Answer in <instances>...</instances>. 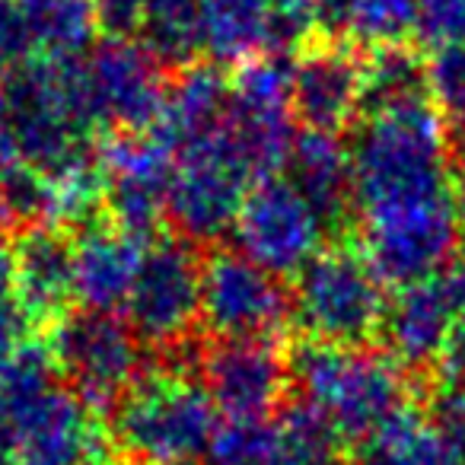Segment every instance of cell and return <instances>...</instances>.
<instances>
[{"mask_svg":"<svg viewBox=\"0 0 465 465\" xmlns=\"http://www.w3.org/2000/svg\"><path fill=\"white\" fill-rule=\"evenodd\" d=\"M465 316V259L446 262L440 272L405 284L386 300L380 338L386 354L408 376L437 370L456 322Z\"/></svg>","mask_w":465,"mask_h":465,"instance_id":"obj_11","label":"cell"},{"mask_svg":"<svg viewBox=\"0 0 465 465\" xmlns=\"http://www.w3.org/2000/svg\"><path fill=\"white\" fill-rule=\"evenodd\" d=\"M29 58H35V45L26 20L16 0H0V67H16Z\"/></svg>","mask_w":465,"mask_h":465,"instance_id":"obj_31","label":"cell"},{"mask_svg":"<svg viewBox=\"0 0 465 465\" xmlns=\"http://www.w3.org/2000/svg\"><path fill=\"white\" fill-rule=\"evenodd\" d=\"M10 255L29 329H52L74 303V236L54 223L29 226L20 230Z\"/></svg>","mask_w":465,"mask_h":465,"instance_id":"obj_17","label":"cell"},{"mask_svg":"<svg viewBox=\"0 0 465 465\" xmlns=\"http://www.w3.org/2000/svg\"><path fill=\"white\" fill-rule=\"evenodd\" d=\"M84 465H115V462H112V459H109V452H96V456H90V459H86V462Z\"/></svg>","mask_w":465,"mask_h":465,"instance_id":"obj_37","label":"cell"},{"mask_svg":"<svg viewBox=\"0 0 465 465\" xmlns=\"http://www.w3.org/2000/svg\"><path fill=\"white\" fill-rule=\"evenodd\" d=\"M201 386L230 420L272 418L291 389V354L274 338H232L198 351Z\"/></svg>","mask_w":465,"mask_h":465,"instance_id":"obj_14","label":"cell"},{"mask_svg":"<svg viewBox=\"0 0 465 465\" xmlns=\"http://www.w3.org/2000/svg\"><path fill=\"white\" fill-rule=\"evenodd\" d=\"M456 204H459V226H462V232H465V182L456 188Z\"/></svg>","mask_w":465,"mask_h":465,"instance_id":"obj_36","label":"cell"},{"mask_svg":"<svg viewBox=\"0 0 465 465\" xmlns=\"http://www.w3.org/2000/svg\"><path fill=\"white\" fill-rule=\"evenodd\" d=\"M29 319L23 312L20 293L14 278V255L0 242V370L7 367L10 357L26 344Z\"/></svg>","mask_w":465,"mask_h":465,"instance_id":"obj_29","label":"cell"},{"mask_svg":"<svg viewBox=\"0 0 465 465\" xmlns=\"http://www.w3.org/2000/svg\"><path fill=\"white\" fill-rule=\"evenodd\" d=\"M329 226L312 204L284 179L265 175L249 188L232 223V242L246 259L278 278H297L325 249Z\"/></svg>","mask_w":465,"mask_h":465,"instance_id":"obj_10","label":"cell"},{"mask_svg":"<svg viewBox=\"0 0 465 465\" xmlns=\"http://www.w3.org/2000/svg\"><path fill=\"white\" fill-rule=\"evenodd\" d=\"M363 48L312 35L291 67V112L300 128L341 134L361 118Z\"/></svg>","mask_w":465,"mask_h":465,"instance_id":"obj_16","label":"cell"},{"mask_svg":"<svg viewBox=\"0 0 465 465\" xmlns=\"http://www.w3.org/2000/svg\"><path fill=\"white\" fill-rule=\"evenodd\" d=\"M386 300V287L363 252L331 246L293 278L291 322L306 341L367 348L380 335Z\"/></svg>","mask_w":465,"mask_h":465,"instance_id":"obj_6","label":"cell"},{"mask_svg":"<svg viewBox=\"0 0 465 465\" xmlns=\"http://www.w3.org/2000/svg\"><path fill=\"white\" fill-rule=\"evenodd\" d=\"M351 465H462V459L427 418V411L405 408L373 437L357 443Z\"/></svg>","mask_w":465,"mask_h":465,"instance_id":"obj_22","label":"cell"},{"mask_svg":"<svg viewBox=\"0 0 465 465\" xmlns=\"http://www.w3.org/2000/svg\"><path fill=\"white\" fill-rule=\"evenodd\" d=\"M4 163H7V156L0 153V230H7V207H4Z\"/></svg>","mask_w":465,"mask_h":465,"instance_id":"obj_35","label":"cell"},{"mask_svg":"<svg viewBox=\"0 0 465 465\" xmlns=\"http://www.w3.org/2000/svg\"><path fill=\"white\" fill-rule=\"evenodd\" d=\"M348 156L351 201L361 230L456 201L450 134L430 99L361 115L351 131Z\"/></svg>","mask_w":465,"mask_h":465,"instance_id":"obj_1","label":"cell"},{"mask_svg":"<svg viewBox=\"0 0 465 465\" xmlns=\"http://www.w3.org/2000/svg\"><path fill=\"white\" fill-rule=\"evenodd\" d=\"M14 462V430H10V418L0 405V465Z\"/></svg>","mask_w":465,"mask_h":465,"instance_id":"obj_34","label":"cell"},{"mask_svg":"<svg viewBox=\"0 0 465 465\" xmlns=\"http://www.w3.org/2000/svg\"><path fill=\"white\" fill-rule=\"evenodd\" d=\"M255 173L230 137L226 124L175 150L166 220L188 242H217L232 232Z\"/></svg>","mask_w":465,"mask_h":465,"instance_id":"obj_7","label":"cell"},{"mask_svg":"<svg viewBox=\"0 0 465 465\" xmlns=\"http://www.w3.org/2000/svg\"><path fill=\"white\" fill-rule=\"evenodd\" d=\"M61 67L93 131L143 134L160 118L169 71L137 39L105 35L77 58H61Z\"/></svg>","mask_w":465,"mask_h":465,"instance_id":"obj_5","label":"cell"},{"mask_svg":"<svg viewBox=\"0 0 465 465\" xmlns=\"http://www.w3.org/2000/svg\"><path fill=\"white\" fill-rule=\"evenodd\" d=\"M437 376L443 380V386L465 392V316L456 322L450 341H446L443 354L437 361Z\"/></svg>","mask_w":465,"mask_h":465,"instance_id":"obj_32","label":"cell"},{"mask_svg":"<svg viewBox=\"0 0 465 465\" xmlns=\"http://www.w3.org/2000/svg\"><path fill=\"white\" fill-rule=\"evenodd\" d=\"M450 134V156H452V166L462 169L465 173V122H456L446 128Z\"/></svg>","mask_w":465,"mask_h":465,"instance_id":"obj_33","label":"cell"},{"mask_svg":"<svg viewBox=\"0 0 465 465\" xmlns=\"http://www.w3.org/2000/svg\"><path fill=\"white\" fill-rule=\"evenodd\" d=\"M201 274L204 262L194 242L175 232L153 236L143 246L128 303L122 310L124 322L143 348L169 357L192 344L188 335L201 319Z\"/></svg>","mask_w":465,"mask_h":465,"instance_id":"obj_8","label":"cell"},{"mask_svg":"<svg viewBox=\"0 0 465 465\" xmlns=\"http://www.w3.org/2000/svg\"><path fill=\"white\" fill-rule=\"evenodd\" d=\"M230 109V80L213 61H194L169 77L166 99L150 134L169 150L188 147L223 124Z\"/></svg>","mask_w":465,"mask_h":465,"instance_id":"obj_20","label":"cell"},{"mask_svg":"<svg viewBox=\"0 0 465 465\" xmlns=\"http://www.w3.org/2000/svg\"><path fill=\"white\" fill-rule=\"evenodd\" d=\"M414 45L433 48L465 42V0H414Z\"/></svg>","mask_w":465,"mask_h":465,"instance_id":"obj_28","label":"cell"},{"mask_svg":"<svg viewBox=\"0 0 465 465\" xmlns=\"http://www.w3.org/2000/svg\"><path fill=\"white\" fill-rule=\"evenodd\" d=\"M185 465H194V462H185Z\"/></svg>","mask_w":465,"mask_h":465,"instance_id":"obj_39","label":"cell"},{"mask_svg":"<svg viewBox=\"0 0 465 465\" xmlns=\"http://www.w3.org/2000/svg\"><path fill=\"white\" fill-rule=\"evenodd\" d=\"M201 322L217 341L278 338L291 322V291L240 249H217L201 274Z\"/></svg>","mask_w":465,"mask_h":465,"instance_id":"obj_12","label":"cell"},{"mask_svg":"<svg viewBox=\"0 0 465 465\" xmlns=\"http://www.w3.org/2000/svg\"><path fill=\"white\" fill-rule=\"evenodd\" d=\"M281 175L312 204L329 232H341L354 217L351 201V156L348 143L325 131H297L284 156Z\"/></svg>","mask_w":465,"mask_h":465,"instance_id":"obj_19","label":"cell"},{"mask_svg":"<svg viewBox=\"0 0 465 465\" xmlns=\"http://www.w3.org/2000/svg\"><path fill=\"white\" fill-rule=\"evenodd\" d=\"M93 134L67 90L61 61L29 58L7 67L0 86V153L58 179L96 160Z\"/></svg>","mask_w":465,"mask_h":465,"instance_id":"obj_3","label":"cell"},{"mask_svg":"<svg viewBox=\"0 0 465 465\" xmlns=\"http://www.w3.org/2000/svg\"><path fill=\"white\" fill-rule=\"evenodd\" d=\"M272 424V452L265 465H351L348 443L306 401L287 405Z\"/></svg>","mask_w":465,"mask_h":465,"instance_id":"obj_25","label":"cell"},{"mask_svg":"<svg viewBox=\"0 0 465 465\" xmlns=\"http://www.w3.org/2000/svg\"><path fill=\"white\" fill-rule=\"evenodd\" d=\"M58 373L93 411H112L143 376V344L115 312L71 310L48 329Z\"/></svg>","mask_w":465,"mask_h":465,"instance_id":"obj_9","label":"cell"},{"mask_svg":"<svg viewBox=\"0 0 465 465\" xmlns=\"http://www.w3.org/2000/svg\"><path fill=\"white\" fill-rule=\"evenodd\" d=\"M291 386L354 446L411 408V376L386 351L303 341L291 351Z\"/></svg>","mask_w":465,"mask_h":465,"instance_id":"obj_2","label":"cell"},{"mask_svg":"<svg viewBox=\"0 0 465 465\" xmlns=\"http://www.w3.org/2000/svg\"><path fill=\"white\" fill-rule=\"evenodd\" d=\"M175 153L150 131L112 134L99 150L103 217L137 240L160 236L166 220Z\"/></svg>","mask_w":465,"mask_h":465,"instance_id":"obj_13","label":"cell"},{"mask_svg":"<svg viewBox=\"0 0 465 465\" xmlns=\"http://www.w3.org/2000/svg\"><path fill=\"white\" fill-rule=\"evenodd\" d=\"M201 45L213 64H246L274 48L272 0H201Z\"/></svg>","mask_w":465,"mask_h":465,"instance_id":"obj_21","label":"cell"},{"mask_svg":"<svg viewBox=\"0 0 465 465\" xmlns=\"http://www.w3.org/2000/svg\"><path fill=\"white\" fill-rule=\"evenodd\" d=\"M4 411L14 430L10 465H84L105 450L93 408L64 380Z\"/></svg>","mask_w":465,"mask_h":465,"instance_id":"obj_15","label":"cell"},{"mask_svg":"<svg viewBox=\"0 0 465 465\" xmlns=\"http://www.w3.org/2000/svg\"><path fill=\"white\" fill-rule=\"evenodd\" d=\"M430 99L427 90V54L411 42L376 45L363 52L361 115H373L395 105Z\"/></svg>","mask_w":465,"mask_h":465,"instance_id":"obj_23","label":"cell"},{"mask_svg":"<svg viewBox=\"0 0 465 465\" xmlns=\"http://www.w3.org/2000/svg\"><path fill=\"white\" fill-rule=\"evenodd\" d=\"M33 35L35 58H77L96 39L93 0H16Z\"/></svg>","mask_w":465,"mask_h":465,"instance_id":"obj_24","label":"cell"},{"mask_svg":"<svg viewBox=\"0 0 465 465\" xmlns=\"http://www.w3.org/2000/svg\"><path fill=\"white\" fill-rule=\"evenodd\" d=\"M414 33V0H351V45L376 48L408 42Z\"/></svg>","mask_w":465,"mask_h":465,"instance_id":"obj_26","label":"cell"},{"mask_svg":"<svg viewBox=\"0 0 465 465\" xmlns=\"http://www.w3.org/2000/svg\"><path fill=\"white\" fill-rule=\"evenodd\" d=\"M427 90L446 122H465V42H452L427 54Z\"/></svg>","mask_w":465,"mask_h":465,"instance_id":"obj_27","label":"cell"},{"mask_svg":"<svg viewBox=\"0 0 465 465\" xmlns=\"http://www.w3.org/2000/svg\"><path fill=\"white\" fill-rule=\"evenodd\" d=\"M143 255V240L105 217L74 236V303L93 312H122Z\"/></svg>","mask_w":465,"mask_h":465,"instance_id":"obj_18","label":"cell"},{"mask_svg":"<svg viewBox=\"0 0 465 465\" xmlns=\"http://www.w3.org/2000/svg\"><path fill=\"white\" fill-rule=\"evenodd\" d=\"M274 4V48H300L316 33V14L322 0H272Z\"/></svg>","mask_w":465,"mask_h":465,"instance_id":"obj_30","label":"cell"},{"mask_svg":"<svg viewBox=\"0 0 465 465\" xmlns=\"http://www.w3.org/2000/svg\"><path fill=\"white\" fill-rule=\"evenodd\" d=\"M0 86H4V74H0Z\"/></svg>","mask_w":465,"mask_h":465,"instance_id":"obj_38","label":"cell"},{"mask_svg":"<svg viewBox=\"0 0 465 465\" xmlns=\"http://www.w3.org/2000/svg\"><path fill=\"white\" fill-rule=\"evenodd\" d=\"M220 411L188 370L160 367L143 373L112 408V440L128 462L185 465L207 456Z\"/></svg>","mask_w":465,"mask_h":465,"instance_id":"obj_4","label":"cell"}]
</instances>
